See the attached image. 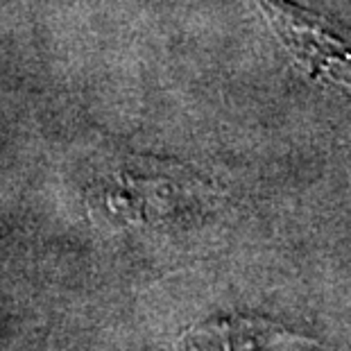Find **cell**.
<instances>
[{"instance_id":"cell-2","label":"cell","mask_w":351,"mask_h":351,"mask_svg":"<svg viewBox=\"0 0 351 351\" xmlns=\"http://www.w3.org/2000/svg\"><path fill=\"white\" fill-rule=\"evenodd\" d=\"M276 326L247 317H222L191 328L182 338V351H258Z\"/></svg>"},{"instance_id":"cell-1","label":"cell","mask_w":351,"mask_h":351,"mask_svg":"<svg viewBox=\"0 0 351 351\" xmlns=\"http://www.w3.org/2000/svg\"><path fill=\"white\" fill-rule=\"evenodd\" d=\"M276 39L308 80L351 95V29L290 0H256Z\"/></svg>"}]
</instances>
